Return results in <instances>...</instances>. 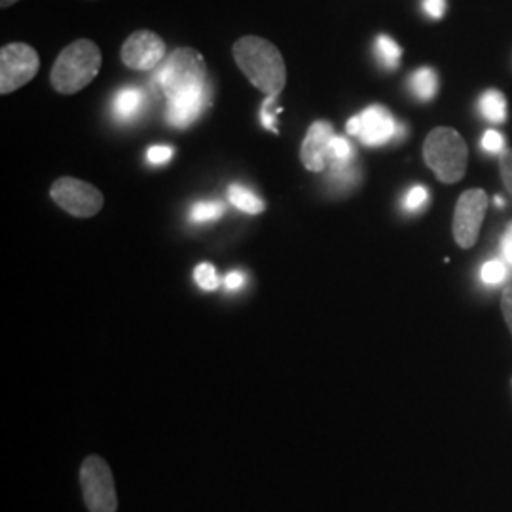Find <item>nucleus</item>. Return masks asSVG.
Segmentation results:
<instances>
[{
	"instance_id": "nucleus-22",
	"label": "nucleus",
	"mask_w": 512,
	"mask_h": 512,
	"mask_svg": "<svg viewBox=\"0 0 512 512\" xmlns=\"http://www.w3.org/2000/svg\"><path fill=\"white\" fill-rule=\"evenodd\" d=\"M281 107H277V97H266L264 103H262V109H260V120H262V126L277 133L279 129L275 126V116L281 112Z\"/></svg>"
},
{
	"instance_id": "nucleus-27",
	"label": "nucleus",
	"mask_w": 512,
	"mask_h": 512,
	"mask_svg": "<svg viewBox=\"0 0 512 512\" xmlns=\"http://www.w3.org/2000/svg\"><path fill=\"white\" fill-rule=\"evenodd\" d=\"M421 6L425 10V14L433 19L442 18L446 12V0H423Z\"/></svg>"
},
{
	"instance_id": "nucleus-32",
	"label": "nucleus",
	"mask_w": 512,
	"mask_h": 512,
	"mask_svg": "<svg viewBox=\"0 0 512 512\" xmlns=\"http://www.w3.org/2000/svg\"><path fill=\"white\" fill-rule=\"evenodd\" d=\"M495 203H497V207H503V200L501 198H495Z\"/></svg>"
},
{
	"instance_id": "nucleus-13",
	"label": "nucleus",
	"mask_w": 512,
	"mask_h": 512,
	"mask_svg": "<svg viewBox=\"0 0 512 512\" xmlns=\"http://www.w3.org/2000/svg\"><path fill=\"white\" fill-rule=\"evenodd\" d=\"M147 107V93L141 88L128 86L112 97V116L120 124H129L137 120Z\"/></svg>"
},
{
	"instance_id": "nucleus-30",
	"label": "nucleus",
	"mask_w": 512,
	"mask_h": 512,
	"mask_svg": "<svg viewBox=\"0 0 512 512\" xmlns=\"http://www.w3.org/2000/svg\"><path fill=\"white\" fill-rule=\"evenodd\" d=\"M501 249H503L505 260L512 264V222H509V226H507V230H505V234H503Z\"/></svg>"
},
{
	"instance_id": "nucleus-23",
	"label": "nucleus",
	"mask_w": 512,
	"mask_h": 512,
	"mask_svg": "<svg viewBox=\"0 0 512 512\" xmlns=\"http://www.w3.org/2000/svg\"><path fill=\"white\" fill-rule=\"evenodd\" d=\"M505 275H507V268H505V264L501 262V260H490V262H486L484 266H482V281L484 283H488V285H497V283H501L503 279H505Z\"/></svg>"
},
{
	"instance_id": "nucleus-4",
	"label": "nucleus",
	"mask_w": 512,
	"mask_h": 512,
	"mask_svg": "<svg viewBox=\"0 0 512 512\" xmlns=\"http://www.w3.org/2000/svg\"><path fill=\"white\" fill-rule=\"evenodd\" d=\"M154 82L167 101L192 90L209 86L207 65L203 55L194 48H177L154 71Z\"/></svg>"
},
{
	"instance_id": "nucleus-7",
	"label": "nucleus",
	"mask_w": 512,
	"mask_h": 512,
	"mask_svg": "<svg viewBox=\"0 0 512 512\" xmlns=\"http://www.w3.org/2000/svg\"><path fill=\"white\" fill-rule=\"evenodd\" d=\"M50 196L63 211L78 219H90L103 209L105 198L93 184L74 179V177H61L52 184Z\"/></svg>"
},
{
	"instance_id": "nucleus-6",
	"label": "nucleus",
	"mask_w": 512,
	"mask_h": 512,
	"mask_svg": "<svg viewBox=\"0 0 512 512\" xmlns=\"http://www.w3.org/2000/svg\"><path fill=\"white\" fill-rule=\"evenodd\" d=\"M40 69L37 50L25 42H12L0 50V93H14L29 84Z\"/></svg>"
},
{
	"instance_id": "nucleus-18",
	"label": "nucleus",
	"mask_w": 512,
	"mask_h": 512,
	"mask_svg": "<svg viewBox=\"0 0 512 512\" xmlns=\"http://www.w3.org/2000/svg\"><path fill=\"white\" fill-rule=\"evenodd\" d=\"M224 203L219 200H202L196 202L190 207L188 219L192 224H207V222H215L224 215Z\"/></svg>"
},
{
	"instance_id": "nucleus-21",
	"label": "nucleus",
	"mask_w": 512,
	"mask_h": 512,
	"mask_svg": "<svg viewBox=\"0 0 512 512\" xmlns=\"http://www.w3.org/2000/svg\"><path fill=\"white\" fill-rule=\"evenodd\" d=\"M429 200V192H427V188L425 186H412L408 192H406V196H404V209L408 211V213H416V211H421L423 209V205L427 203Z\"/></svg>"
},
{
	"instance_id": "nucleus-1",
	"label": "nucleus",
	"mask_w": 512,
	"mask_h": 512,
	"mask_svg": "<svg viewBox=\"0 0 512 512\" xmlns=\"http://www.w3.org/2000/svg\"><path fill=\"white\" fill-rule=\"evenodd\" d=\"M236 65L258 92L279 97L287 86L285 59L277 46L260 37H243L232 48Z\"/></svg>"
},
{
	"instance_id": "nucleus-8",
	"label": "nucleus",
	"mask_w": 512,
	"mask_h": 512,
	"mask_svg": "<svg viewBox=\"0 0 512 512\" xmlns=\"http://www.w3.org/2000/svg\"><path fill=\"white\" fill-rule=\"evenodd\" d=\"M488 194L480 188L467 190L459 196L454 211V222H452V232L454 239L461 249H473L480 236V228L488 211Z\"/></svg>"
},
{
	"instance_id": "nucleus-9",
	"label": "nucleus",
	"mask_w": 512,
	"mask_h": 512,
	"mask_svg": "<svg viewBox=\"0 0 512 512\" xmlns=\"http://www.w3.org/2000/svg\"><path fill=\"white\" fill-rule=\"evenodd\" d=\"M346 129L349 135L357 137L365 147L387 145L403 131L391 116V112L382 105H370L361 114L349 118Z\"/></svg>"
},
{
	"instance_id": "nucleus-20",
	"label": "nucleus",
	"mask_w": 512,
	"mask_h": 512,
	"mask_svg": "<svg viewBox=\"0 0 512 512\" xmlns=\"http://www.w3.org/2000/svg\"><path fill=\"white\" fill-rule=\"evenodd\" d=\"M194 281L198 283V287H200L202 291H207V293L217 291L220 285H222V281H220L215 266H213V264H207V262L196 266V270H194Z\"/></svg>"
},
{
	"instance_id": "nucleus-31",
	"label": "nucleus",
	"mask_w": 512,
	"mask_h": 512,
	"mask_svg": "<svg viewBox=\"0 0 512 512\" xmlns=\"http://www.w3.org/2000/svg\"><path fill=\"white\" fill-rule=\"evenodd\" d=\"M18 0H0V6L2 8H8V6H12V4H16Z\"/></svg>"
},
{
	"instance_id": "nucleus-24",
	"label": "nucleus",
	"mask_w": 512,
	"mask_h": 512,
	"mask_svg": "<svg viewBox=\"0 0 512 512\" xmlns=\"http://www.w3.org/2000/svg\"><path fill=\"white\" fill-rule=\"evenodd\" d=\"M482 148L488 152V154H503L505 152V139H503V135L499 133V131H495V129H488L486 133H484V137H482Z\"/></svg>"
},
{
	"instance_id": "nucleus-29",
	"label": "nucleus",
	"mask_w": 512,
	"mask_h": 512,
	"mask_svg": "<svg viewBox=\"0 0 512 512\" xmlns=\"http://www.w3.org/2000/svg\"><path fill=\"white\" fill-rule=\"evenodd\" d=\"M222 285H224L226 291H232V293L234 291H241L245 287V275L241 274V272H230V274L222 279Z\"/></svg>"
},
{
	"instance_id": "nucleus-10",
	"label": "nucleus",
	"mask_w": 512,
	"mask_h": 512,
	"mask_svg": "<svg viewBox=\"0 0 512 512\" xmlns=\"http://www.w3.org/2000/svg\"><path fill=\"white\" fill-rule=\"evenodd\" d=\"M122 63L139 73H154L165 61L164 38L148 29L131 33L122 46Z\"/></svg>"
},
{
	"instance_id": "nucleus-14",
	"label": "nucleus",
	"mask_w": 512,
	"mask_h": 512,
	"mask_svg": "<svg viewBox=\"0 0 512 512\" xmlns=\"http://www.w3.org/2000/svg\"><path fill=\"white\" fill-rule=\"evenodd\" d=\"M410 90L420 101L429 103L439 93V76H437L433 69L421 67V69H418L416 73L410 76Z\"/></svg>"
},
{
	"instance_id": "nucleus-17",
	"label": "nucleus",
	"mask_w": 512,
	"mask_h": 512,
	"mask_svg": "<svg viewBox=\"0 0 512 512\" xmlns=\"http://www.w3.org/2000/svg\"><path fill=\"white\" fill-rule=\"evenodd\" d=\"M374 52L385 69H397L403 57V48L387 35H380L374 42Z\"/></svg>"
},
{
	"instance_id": "nucleus-28",
	"label": "nucleus",
	"mask_w": 512,
	"mask_h": 512,
	"mask_svg": "<svg viewBox=\"0 0 512 512\" xmlns=\"http://www.w3.org/2000/svg\"><path fill=\"white\" fill-rule=\"evenodd\" d=\"M501 311H503L505 323H507V327H509L512 334V285H509L501 294Z\"/></svg>"
},
{
	"instance_id": "nucleus-26",
	"label": "nucleus",
	"mask_w": 512,
	"mask_h": 512,
	"mask_svg": "<svg viewBox=\"0 0 512 512\" xmlns=\"http://www.w3.org/2000/svg\"><path fill=\"white\" fill-rule=\"evenodd\" d=\"M175 150L171 147H150L147 150V162L150 165H164L173 158Z\"/></svg>"
},
{
	"instance_id": "nucleus-2",
	"label": "nucleus",
	"mask_w": 512,
	"mask_h": 512,
	"mask_svg": "<svg viewBox=\"0 0 512 512\" xmlns=\"http://www.w3.org/2000/svg\"><path fill=\"white\" fill-rule=\"evenodd\" d=\"M101 65L103 55L93 40H74L57 55L50 73V84L61 95H74L92 84L101 71Z\"/></svg>"
},
{
	"instance_id": "nucleus-12",
	"label": "nucleus",
	"mask_w": 512,
	"mask_h": 512,
	"mask_svg": "<svg viewBox=\"0 0 512 512\" xmlns=\"http://www.w3.org/2000/svg\"><path fill=\"white\" fill-rule=\"evenodd\" d=\"M332 137H334V129L329 122L319 120V122L311 124L306 133V139L302 143V148H300V160L308 171L321 173L327 169Z\"/></svg>"
},
{
	"instance_id": "nucleus-5",
	"label": "nucleus",
	"mask_w": 512,
	"mask_h": 512,
	"mask_svg": "<svg viewBox=\"0 0 512 512\" xmlns=\"http://www.w3.org/2000/svg\"><path fill=\"white\" fill-rule=\"evenodd\" d=\"M80 486L84 503L90 512L118 511V495L114 476L107 461L99 456L84 459L80 469Z\"/></svg>"
},
{
	"instance_id": "nucleus-11",
	"label": "nucleus",
	"mask_w": 512,
	"mask_h": 512,
	"mask_svg": "<svg viewBox=\"0 0 512 512\" xmlns=\"http://www.w3.org/2000/svg\"><path fill=\"white\" fill-rule=\"evenodd\" d=\"M211 105V86L177 95L167 101L165 120L171 128L186 129L202 118Z\"/></svg>"
},
{
	"instance_id": "nucleus-25",
	"label": "nucleus",
	"mask_w": 512,
	"mask_h": 512,
	"mask_svg": "<svg viewBox=\"0 0 512 512\" xmlns=\"http://www.w3.org/2000/svg\"><path fill=\"white\" fill-rule=\"evenodd\" d=\"M499 173H501V179H503L507 192L512 196V148L505 150L499 156Z\"/></svg>"
},
{
	"instance_id": "nucleus-19",
	"label": "nucleus",
	"mask_w": 512,
	"mask_h": 512,
	"mask_svg": "<svg viewBox=\"0 0 512 512\" xmlns=\"http://www.w3.org/2000/svg\"><path fill=\"white\" fill-rule=\"evenodd\" d=\"M355 164V150L346 137L334 135L329 147V167H342V165Z\"/></svg>"
},
{
	"instance_id": "nucleus-15",
	"label": "nucleus",
	"mask_w": 512,
	"mask_h": 512,
	"mask_svg": "<svg viewBox=\"0 0 512 512\" xmlns=\"http://www.w3.org/2000/svg\"><path fill=\"white\" fill-rule=\"evenodd\" d=\"M478 109L488 122L501 124L507 120V99L499 90H488L482 93L478 101Z\"/></svg>"
},
{
	"instance_id": "nucleus-16",
	"label": "nucleus",
	"mask_w": 512,
	"mask_h": 512,
	"mask_svg": "<svg viewBox=\"0 0 512 512\" xmlns=\"http://www.w3.org/2000/svg\"><path fill=\"white\" fill-rule=\"evenodd\" d=\"M228 200L236 209L247 213V215H260L266 209V203L262 202L253 190H249L241 184H230Z\"/></svg>"
},
{
	"instance_id": "nucleus-3",
	"label": "nucleus",
	"mask_w": 512,
	"mask_h": 512,
	"mask_svg": "<svg viewBox=\"0 0 512 512\" xmlns=\"http://www.w3.org/2000/svg\"><path fill=\"white\" fill-rule=\"evenodd\" d=\"M423 160L440 183L456 184L467 173L469 150L456 129L435 128L423 143Z\"/></svg>"
}]
</instances>
